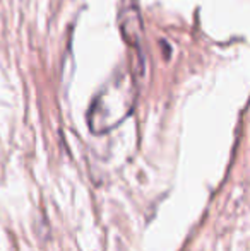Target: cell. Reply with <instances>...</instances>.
I'll return each instance as SVG.
<instances>
[{
  "mask_svg": "<svg viewBox=\"0 0 250 251\" xmlns=\"http://www.w3.org/2000/svg\"><path fill=\"white\" fill-rule=\"evenodd\" d=\"M120 9V29L125 36V41L130 45L139 47L140 33H142V21H140L139 10H137L136 0H122Z\"/></svg>",
  "mask_w": 250,
  "mask_h": 251,
  "instance_id": "2",
  "label": "cell"
},
{
  "mask_svg": "<svg viewBox=\"0 0 250 251\" xmlns=\"http://www.w3.org/2000/svg\"><path fill=\"white\" fill-rule=\"evenodd\" d=\"M134 104V89L125 79H115L94 100L89 111V126L103 133L113 128L130 113Z\"/></svg>",
  "mask_w": 250,
  "mask_h": 251,
  "instance_id": "1",
  "label": "cell"
}]
</instances>
